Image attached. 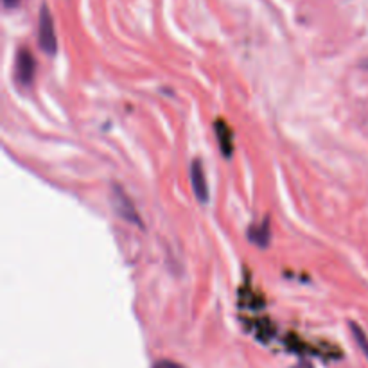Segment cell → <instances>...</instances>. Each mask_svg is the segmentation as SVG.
<instances>
[{
    "mask_svg": "<svg viewBox=\"0 0 368 368\" xmlns=\"http://www.w3.org/2000/svg\"><path fill=\"white\" fill-rule=\"evenodd\" d=\"M36 61L31 50L20 49L17 54V63H14V77H17L20 86H31L35 81Z\"/></svg>",
    "mask_w": 368,
    "mask_h": 368,
    "instance_id": "7a4b0ae2",
    "label": "cell"
},
{
    "mask_svg": "<svg viewBox=\"0 0 368 368\" xmlns=\"http://www.w3.org/2000/svg\"><path fill=\"white\" fill-rule=\"evenodd\" d=\"M191 184H193V191L196 194L197 202H209V185H206L205 171H203V166L200 160H194L191 164Z\"/></svg>",
    "mask_w": 368,
    "mask_h": 368,
    "instance_id": "277c9868",
    "label": "cell"
},
{
    "mask_svg": "<svg viewBox=\"0 0 368 368\" xmlns=\"http://www.w3.org/2000/svg\"><path fill=\"white\" fill-rule=\"evenodd\" d=\"M113 206H115V211L119 212V215L124 217L126 221H130V223H135V224H139V226H142L139 215H137V211H135L133 203H131L130 197L126 196V193L121 187H119V185L113 187Z\"/></svg>",
    "mask_w": 368,
    "mask_h": 368,
    "instance_id": "3957f363",
    "label": "cell"
},
{
    "mask_svg": "<svg viewBox=\"0 0 368 368\" xmlns=\"http://www.w3.org/2000/svg\"><path fill=\"white\" fill-rule=\"evenodd\" d=\"M20 4V0H4V6L8 9H13V8H17V6Z\"/></svg>",
    "mask_w": 368,
    "mask_h": 368,
    "instance_id": "9c48e42d",
    "label": "cell"
},
{
    "mask_svg": "<svg viewBox=\"0 0 368 368\" xmlns=\"http://www.w3.org/2000/svg\"><path fill=\"white\" fill-rule=\"evenodd\" d=\"M293 368H313V367H311L309 363H298L296 367H293Z\"/></svg>",
    "mask_w": 368,
    "mask_h": 368,
    "instance_id": "30bf717a",
    "label": "cell"
},
{
    "mask_svg": "<svg viewBox=\"0 0 368 368\" xmlns=\"http://www.w3.org/2000/svg\"><path fill=\"white\" fill-rule=\"evenodd\" d=\"M38 43H40V49L43 50L47 56H54V54L58 52V40H56V32H54V22L47 6H41L40 8Z\"/></svg>",
    "mask_w": 368,
    "mask_h": 368,
    "instance_id": "6da1fadb",
    "label": "cell"
},
{
    "mask_svg": "<svg viewBox=\"0 0 368 368\" xmlns=\"http://www.w3.org/2000/svg\"><path fill=\"white\" fill-rule=\"evenodd\" d=\"M350 331H352V336H354L356 343H358V347L361 349V352H363L368 359V338L363 332V329L359 327L358 323L350 322Z\"/></svg>",
    "mask_w": 368,
    "mask_h": 368,
    "instance_id": "52a82bcc",
    "label": "cell"
},
{
    "mask_svg": "<svg viewBox=\"0 0 368 368\" xmlns=\"http://www.w3.org/2000/svg\"><path fill=\"white\" fill-rule=\"evenodd\" d=\"M214 131L217 140H220L221 151H223L224 157L230 158L233 153V133L230 130V126L223 121H215Z\"/></svg>",
    "mask_w": 368,
    "mask_h": 368,
    "instance_id": "5b68a950",
    "label": "cell"
},
{
    "mask_svg": "<svg viewBox=\"0 0 368 368\" xmlns=\"http://www.w3.org/2000/svg\"><path fill=\"white\" fill-rule=\"evenodd\" d=\"M248 239H250L253 244H259V246H268L269 242V224H268V220L264 221V223L260 224V226H257V224H253L250 229V232H248Z\"/></svg>",
    "mask_w": 368,
    "mask_h": 368,
    "instance_id": "8992f818",
    "label": "cell"
},
{
    "mask_svg": "<svg viewBox=\"0 0 368 368\" xmlns=\"http://www.w3.org/2000/svg\"><path fill=\"white\" fill-rule=\"evenodd\" d=\"M153 368H184L180 363H175V361H171V359H160L157 363L153 365Z\"/></svg>",
    "mask_w": 368,
    "mask_h": 368,
    "instance_id": "ba28073f",
    "label": "cell"
}]
</instances>
